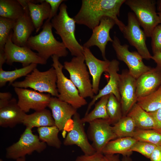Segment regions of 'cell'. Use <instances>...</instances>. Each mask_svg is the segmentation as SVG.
<instances>
[{
	"label": "cell",
	"mask_w": 161,
	"mask_h": 161,
	"mask_svg": "<svg viewBox=\"0 0 161 161\" xmlns=\"http://www.w3.org/2000/svg\"><path fill=\"white\" fill-rule=\"evenodd\" d=\"M126 0H83L80 9L74 16L76 24L92 30L107 16L113 19L122 32L126 25L118 18L120 8Z\"/></svg>",
	"instance_id": "1"
},
{
	"label": "cell",
	"mask_w": 161,
	"mask_h": 161,
	"mask_svg": "<svg viewBox=\"0 0 161 161\" xmlns=\"http://www.w3.org/2000/svg\"><path fill=\"white\" fill-rule=\"evenodd\" d=\"M67 8L66 5L62 3L59 7L58 13L50 21L55 33L60 36L71 55L74 57L82 56L83 47L78 43L75 36L76 23L74 18L69 16Z\"/></svg>",
	"instance_id": "2"
},
{
	"label": "cell",
	"mask_w": 161,
	"mask_h": 161,
	"mask_svg": "<svg viewBox=\"0 0 161 161\" xmlns=\"http://www.w3.org/2000/svg\"><path fill=\"white\" fill-rule=\"evenodd\" d=\"M42 28L38 34L29 38L27 46L37 51L40 57L47 61L54 55L59 58L66 57L68 53L67 49L62 42L55 38L51 21H46Z\"/></svg>",
	"instance_id": "3"
},
{
	"label": "cell",
	"mask_w": 161,
	"mask_h": 161,
	"mask_svg": "<svg viewBox=\"0 0 161 161\" xmlns=\"http://www.w3.org/2000/svg\"><path fill=\"white\" fill-rule=\"evenodd\" d=\"M57 81L56 72L53 67L44 72H41L36 68L23 80L15 81L11 85L14 88H30L40 92L48 93L58 97L59 94Z\"/></svg>",
	"instance_id": "4"
},
{
	"label": "cell",
	"mask_w": 161,
	"mask_h": 161,
	"mask_svg": "<svg viewBox=\"0 0 161 161\" xmlns=\"http://www.w3.org/2000/svg\"><path fill=\"white\" fill-rule=\"evenodd\" d=\"M52 64L55 69L57 76V86L59 95L58 98L78 109L86 105L87 102L80 95L79 91L72 81L64 74L63 65L59 61V57L54 55L51 57Z\"/></svg>",
	"instance_id": "5"
},
{
	"label": "cell",
	"mask_w": 161,
	"mask_h": 161,
	"mask_svg": "<svg viewBox=\"0 0 161 161\" xmlns=\"http://www.w3.org/2000/svg\"><path fill=\"white\" fill-rule=\"evenodd\" d=\"M125 3L133 11L146 37H150L157 25L160 23L156 12L154 0H126Z\"/></svg>",
	"instance_id": "6"
},
{
	"label": "cell",
	"mask_w": 161,
	"mask_h": 161,
	"mask_svg": "<svg viewBox=\"0 0 161 161\" xmlns=\"http://www.w3.org/2000/svg\"><path fill=\"white\" fill-rule=\"evenodd\" d=\"M64 66L80 95L84 98H92L94 94L83 55L74 57L70 61H65Z\"/></svg>",
	"instance_id": "7"
},
{
	"label": "cell",
	"mask_w": 161,
	"mask_h": 161,
	"mask_svg": "<svg viewBox=\"0 0 161 161\" xmlns=\"http://www.w3.org/2000/svg\"><path fill=\"white\" fill-rule=\"evenodd\" d=\"M47 147L46 143L33 134L32 129L26 127L18 141L6 148V158L16 160L35 151L41 153Z\"/></svg>",
	"instance_id": "8"
},
{
	"label": "cell",
	"mask_w": 161,
	"mask_h": 161,
	"mask_svg": "<svg viewBox=\"0 0 161 161\" xmlns=\"http://www.w3.org/2000/svg\"><path fill=\"white\" fill-rule=\"evenodd\" d=\"M13 30L7 38L4 48L6 58V63L11 65L14 62L21 63L23 67L31 64L45 65L47 61L33 52L27 46L20 47L14 44L12 41Z\"/></svg>",
	"instance_id": "9"
},
{
	"label": "cell",
	"mask_w": 161,
	"mask_h": 161,
	"mask_svg": "<svg viewBox=\"0 0 161 161\" xmlns=\"http://www.w3.org/2000/svg\"><path fill=\"white\" fill-rule=\"evenodd\" d=\"M112 43L117 58L126 64L130 73L135 79L152 69L145 64L143 58L137 52H131L129 50V46L127 44L122 45L119 39L115 35Z\"/></svg>",
	"instance_id": "10"
},
{
	"label": "cell",
	"mask_w": 161,
	"mask_h": 161,
	"mask_svg": "<svg viewBox=\"0 0 161 161\" xmlns=\"http://www.w3.org/2000/svg\"><path fill=\"white\" fill-rule=\"evenodd\" d=\"M128 24L126 25L122 33L124 37L131 46L134 47L143 59H151L152 55L147 47L146 40L147 37L134 13H128Z\"/></svg>",
	"instance_id": "11"
},
{
	"label": "cell",
	"mask_w": 161,
	"mask_h": 161,
	"mask_svg": "<svg viewBox=\"0 0 161 161\" xmlns=\"http://www.w3.org/2000/svg\"><path fill=\"white\" fill-rule=\"evenodd\" d=\"M88 138L96 152L102 153L103 148L110 141L116 139L112 126L109 120L98 119L89 123Z\"/></svg>",
	"instance_id": "12"
},
{
	"label": "cell",
	"mask_w": 161,
	"mask_h": 161,
	"mask_svg": "<svg viewBox=\"0 0 161 161\" xmlns=\"http://www.w3.org/2000/svg\"><path fill=\"white\" fill-rule=\"evenodd\" d=\"M14 89L18 98V104L25 113L30 109L36 111L46 109L51 97L49 94L26 88L15 87Z\"/></svg>",
	"instance_id": "13"
},
{
	"label": "cell",
	"mask_w": 161,
	"mask_h": 161,
	"mask_svg": "<svg viewBox=\"0 0 161 161\" xmlns=\"http://www.w3.org/2000/svg\"><path fill=\"white\" fill-rule=\"evenodd\" d=\"M136 82L127 69L123 70L119 75L118 88L123 116H127L137 103Z\"/></svg>",
	"instance_id": "14"
},
{
	"label": "cell",
	"mask_w": 161,
	"mask_h": 161,
	"mask_svg": "<svg viewBox=\"0 0 161 161\" xmlns=\"http://www.w3.org/2000/svg\"><path fill=\"white\" fill-rule=\"evenodd\" d=\"M72 129L68 133L63 141L65 146L75 145L79 147L84 154L91 155L96 152L89 143L84 130V123L77 112L73 116Z\"/></svg>",
	"instance_id": "15"
},
{
	"label": "cell",
	"mask_w": 161,
	"mask_h": 161,
	"mask_svg": "<svg viewBox=\"0 0 161 161\" xmlns=\"http://www.w3.org/2000/svg\"><path fill=\"white\" fill-rule=\"evenodd\" d=\"M116 24L114 20L109 17H103L99 24L92 30V32L90 38L83 47L89 48L94 46H97L100 51L104 60H106V48L108 43L112 42L113 39L110 36V31Z\"/></svg>",
	"instance_id": "16"
},
{
	"label": "cell",
	"mask_w": 161,
	"mask_h": 161,
	"mask_svg": "<svg viewBox=\"0 0 161 161\" xmlns=\"http://www.w3.org/2000/svg\"><path fill=\"white\" fill-rule=\"evenodd\" d=\"M18 0L23 7L24 13L15 21L12 41L15 44L23 47L27 45L29 38L35 29L30 15L26 0Z\"/></svg>",
	"instance_id": "17"
},
{
	"label": "cell",
	"mask_w": 161,
	"mask_h": 161,
	"mask_svg": "<svg viewBox=\"0 0 161 161\" xmlns=\"http://www.w3.org/2000/svg\"><path fill=\"white\" fill-rule=\"evenodd\" d=\"M119 62L116 59L110 61L107 71L109 75V80L106 85L102 89L99 90L98 93L94 96L91 102L89 104L85 115L87 114L95 102L98 99L104 96L113 94L120 102V96L119 93L118 86L119 75Z\"/></svg>",
	"instance_id": "18"
},
{
	"label": "cell",
	"mask_w": 161,
	"mask_h": 161,
	"mask_svg": "<svg viewBox=\"0 0 161 161\" xmlns=\"http://www.w3.org/2000/svg\"><path fill=\"white\" fill-rule=\"evenodd\" d=\"M83 47L85 63L92 78L93 91L94 94L97 95L99 91L101 75L103 72H107L110 61L107 59H99L93 55L89 48Z\"/></svg>",
	"instance_id": "19"
},
{
	"label": "cell",
	"mask_w": 161,
	"mask_h": 161,
	"mask_svg": "<svg viewBox=\"0 0 161 161\" xmlns=\"http://www.w3.org/2000/svg\"><path fill=\"white\" fill-rule=\"evenodd\" d=\"M27 114L19 107L15 98L0 106V126L12 128L23 123Z\"/></svg>",
	"instance_id": "20"
},
{
	"label": "cell",
	"mask_w": 161,
	"mask_h": 161,
	"mask_svg": "<svg viewBox=\"0 0 161 161\" xmlns=\"http://www.w3.org/2000/svg\"><path fill=\"white\" fill-rule=\"evenodd\" d=\"M48 107L51 110L55 125L60 131L77 112V109L56 97H51Z\"/></svg>",
	"instance_id": "21"
},
{
	"label": "cell",
	"mask_w": 161,
	"mask_h": 161,
	"mask_svg": "<svg viewBox=\"0 0 161 161\" xmlns=\"http://www.w3.org/2000/svg\"><path fill=\"white\" fill-rule=\"evenodd\" d=\"M161 86V72L155 68L145 72L136 79V95L137 98L148 96Z\"/></svg>",
	"instance_id": "22"
},
{
	"label": "cell",
	"mask_w": 161,
	"mask_h": 161,
	"mask_svg": "<svg viewBox=\"0 0 161 161\" xmlns=\"http://www.w3.org/2000/svg\"><path fill=\"white\" fill-rule=\"evenodd\" d=\"M26 0L30 17L37 33L44 24V21L47 20L49 17L50 6L45 0L37 4L32 2L30 0Z\"/></svg>",
	"instance_id": "23"
},
{
	"label": "cell",
	"mask_w": 161,
	"mask_h": 161,
	"mask_svg": "<svg viewBox=\"0 0 161 161\" xmlns=\"http://www.w3.org/2000/svg\"><path fill=\"white\" fill-rule=\"evenodd\" d=\"M138 140L133 137L117 138L109 141L103 148V154H121L130 156L132 153L131 148Z\"/></svg>",
	"instance_id": "24"
},
{
	"label": "cell",
	"mask_w": 161,
	"mask_h": 161,
	"mask_svg": "<svg viewBox=\"0 0 161 161\" xmlns=\"http://www.w3.org/2000/svg\"><path fill=\"white\" fill-rule=\"evenodd\" d=\"M26 128H33L55 126L54 119L50 111L46 109L35 111L30 114H27L23 123Z\"/></svg>",
	"instance_id": "25"
},
{
	"label": "cell",
	"mask_w": 161,
	"mask_h": 161,
	"mask_svg": "<svg viewBox=\"0 0 161 161\" xmlns=\"http://www.w3.org/2000/svg\"><path fill=\"white\" fill-rule=\"evenodd\" d=\"M134 120L136 129H154L155 127L154 120L148 112L135 103L127 115Z\"/></svg>",
	"instance_id": "26"
},
{
	"label": "cell",
	"mask_w": 161,
	"mask_h": 161,
	"mask_svg": "<svg viewBox=\"0 0 161 161\" xmlns=\"http://www.w3.org/2000/svg\"><path fill=\"white\" fill-rule=\"evenodd\" d=\"M23 7L18 0H0V16L16 20L23 14Z\"/></svg>",
	"instance_id": "27"
},
{
	"label": "cell",
	"mask_w": 161,
	"mask_h": 161,
	"mask_svg": "<svg viewBox=\"0 0 161 161\" xmlns=\"http://www.w3.org/2000/svg\"><path fill=\"white\" fill-rule=\"evenodd\" d=\"M37 65L32 64L27 66L10 71H6L2 68H0V87L4 86L8 82L9 85H11L17 79L26 76L36 68Z\"/></svg>",
	"instance_id": "28"
},
{
	"label": "cell",
	"mask_w": 161,
	"mask_h": 161,
	"mask_svg": "<svg viewBox=\"0 0 161 161\" xmlns=\"http://www.w3.org/2000/svg\"><path fill=\"white\" fill-rule=\"evenodd\" d=\"M37 131L40 140L48 145L57 148H61L62 143L58 137L60 131L55 126L38 128Z\"/></svg>",
	"instance_id": "29"
},
{
	"label": "cell",
	"mask_w": 161,
	"mask_h": 161,
	"mask_svg": "<svg viewBox=\"0 0 161 161\" xmlns=\"http://www.w3.org/2000/svg\"><path fill=\"white\" fill-rule=\"evenodd\" d=\"M112 126L117 138L133 137L136 127L133 119L127 115L123 116Z\"/></svg>",
	"instance_id": "30"
},
{
	"label": "cell",
	"mask_w": 161,
	"mask_h": 161,
	"mask_svg": "<svg viewBox=\"0 0 161 161\" xmlns=\"http://www.w3.org/2000/svg\"><path fill=\"white\" fill-rule=\"evenodd\" d=\"M109 95L101 97L95 104L93 110L81 118L84 123H89L96 119H103L109 121L107 105Z\"/></svg>",
	"instance_id": "31"
},
{
	"label": "cell",
	"mask_w": 161,
	"mask_h": 161,
	"mask_svg": "<svg viewBox=\"0 0 161 161\" xmlns=\"http://www.w3.org/2000/svg\"><path fill=\"white\" fill-rule=\"evenodd\" d=\"M137 103L147 112L161 108V86L151 94L137 99Z\"/></svg>",
	"instance_id": "32"
},
{
	"label": "cell",
	"mask_w": 161,
	"mask_h": 161,
	"mask_svg": "<svg viewBox=\"0 0 161 161\" xmlns=\"http://www.w3.org/2000/svg\"><path fill=\"white\" fill-rule=\"evenodd\" d=\"M107 111L110 124L114 125L123 116L120 102L113 94H109L107 105Z\"/></svg>",
	"instance_id": "33"
},
{
	"label": "cell",
	"mask_w": 161,
	"mask_h": 161,
	"mask_svg": "<svg viewBox=\"0 0 161 161\" xmlns=\"http://www.w3.org/2000/svg\"><path fill=\"white\" fill-rule=\"evenodd\" d=\"M133 137L138 141L161 145V133L154 129H136Z\"/></svg>",
	"instance_id": "34"
},
{
	"label": "cell",
	"mask_w": 161,
	"mask_h": 161,
	"mask_svg": "<svg viewBox=\"0 0 161 161\" xmlns=\"http://www.w3.org/2000/svg\"><path fill=\"white\" fill-rule=\"evenodd\" d=\"M15 20L0 17V52H4L5 45Z\"/></svg>",
	"instance_id": "35"
},
{
	"label": "cell",
	"mask_w": 161,
	"mask_h": 161,
	"mask_svg": "<svg viewBox=\"0 0 161 161\" xmlns=\"http://www.w3.org/2000/svg\"><path fill=\"white\" fill-rule=\"evenodd\" d=\"M157 146L148 142L137 141L131 148V151L137 152L147 158L150 157Z\"/></svg>",
	"instance_id": "36"
},
{
	"label": "cell",
	"mask_w": 161,
	"mask_h": 161,
	"mask_svg": "<svg viewBox=\"0 0 161 161\" xmlns=\"http://www.w3.org/2000/svg\"><path fill=\"white\" fill-rule=\"evenodd\" d=\"M151 37V48L153 54L161 52V24L155 27Z\"/></svg>",
	"instance_id": "37"
},
{
	"label": "cell",
	"mask_w": 161,
	"mask_h": 161,
	"mask_svg": "<svg viewBox=\"0 0 161 161\" xmlns=\"http://www.w3.org/2000/svg\"><path fill=\"white\" fill-rule=\"evenodd\" d=\"M49 4L51 7V12L49 18L47 20L50 21L51 19L57 14V12L58 9L62 2L66 1L63 0H45Z\"/></svg>",
	"instance_id": "38"
},
{
	"label": "cell",
	"mask_w": 161,
	"mask_h": 161,
	"mask_svg": "<svg viewBox=\"0 0 161 161\" xmlns=\"http://www.w3.org/2000/svg\"><path fill=\"white\" fill-rule=\"evenodd\" d=\"M103 156L102 153L96 152L93 154L78 156L75 161H101Z\"/></svg>",
	"instance_id": "39"
},
{
	"label": "cell",
	"mask_w": 161,
	"mask_h": 161,
	"mask_svg": "<svg viewBox=\"0 0 161 161\" xmlns=\"http://www.w3.org/2000/svg\"><path fill=\"white\" fill-rule=\"evenodd\" d=\"M148 112L155 122L154 130L161 133V108L156 111Z\"/></svg>",
	"instance_id": "40"
},
{
	"label": "cell",
	"mask_w": 161,
	"mask_h": 161,
	"mask_svg": "<svg viewBox=\"0 0 161 161\" xmlns=\"http://www.w3.org/2000/svg\"><path fill=\"white\" fill-rule=\"evenodd\" d=\"M149 159L150 161H161V145L157 146Z\"/></svg>",
	"instance_id": "41"
},
{
	"label": "cell",
	"mask_w": 161,
	"mask_h": 161,
	"mask_svg": "<svg viewBox=\"0 0 161 161\" xmlns=\"http://www.w3.org/2000/svg\"><path fill=\"white\" fill-rule=\"evenodd\" d=\"M151 59L156 63L155 68L161 72V52L156 53L152 56Z\"/></svg>",
	"instance_id": "42"
},
{
	"label": "cell",
	"mask_w": 161,
	"mask_h": 161,
	"mask_svg": "<svg viewBox=\"0 0 161 161\" xmlns=\"http://www.w3.org/2000/svg\"><path fill=\"white\" fill-rule=\"evenodd\" d=\"M101 161H122L119 154H103Z\"/></svg>",
	"instance_id": "43"
},
{
	"label": "cell",
	"mask_w": 161,
	"mask_h": 161,
	"mask_svg": "<svg viewBox=\"0 0 161 161\" xmlns=\"http://www.w3.org/2000/svg\"><path fill=\"white\" fill-rule=\"evenodd\" d=\"M12 95L10 92L0 93V102H7L12 99Z\"/></svg>",
	"instance_id": "44"
},
{
	"label": "cell",
	"mask_w": 161,
	"mask_h": 161,
	"mask_svg": "<svg viewBox=\"0 0 161 161\" xmlns=\"http://www.w3.org/2000/svg\"><path fill=\"white\" fill-rule=\"evenodd\" d=\"M156 4L157 10L159 12H161V0H157Z\"/></svg>",
	"instance_id": "45"
},
{
	"label": "cell",
	"mask_w": 161,
	"mask_h": 161,
	"mask_svg": "<svg viewBox=\"0 0 161 161\" xmlns=\"http://www.w3.org/2000/svg\"><path fill=\"white\" fill-rule=\"evenodd\" d=\"M122 161H132L131 158L129 156H123Z\"/></svg>",
	"instance_id": "46"
},
{
	"label": "cell",
	"mask_w": 161,
	"mask_h": 161,
	"mask_svg": "<svg viewBox=\"0 0 161 161\" xmlns=\"http://www.w3.org/2000/svg\"><path fill=\"white\" fill-rule=\"evenodd\" d=\"M16 161H26L25 157H23L17 159Z\"/></svg>",
	"instance_id": "47"
},
{
	"label": "cell",
	"mask_w": 161,
	"mask_h": 161,
	"mask_svg": "<svg viewBox=\"0 0 161 161\" xmlns=\"http://www.w3.org/2000/svg\"><path fill=\"white\" fill-rule=\"evenodd\" d=\"M157 14H158L160 20V23L161 24V12H158L157 13Z\"/></svg>",
	"instance_id": "48"
},
{
	"label": "cell",
	"mask_w": 161,
	"mask_h": 161,
	"mask_svg": "<svg viewBox=\"0 0 161 161\" xmlns=\"http://www.w3.org/2000/svg\"><path fill=\"white\" fill-rule=\"evenodd\" d=\"M0 161H4L3 160L1 159H0Z\"/></svg>",
	"instance_id": "49"
}]
</instances>
